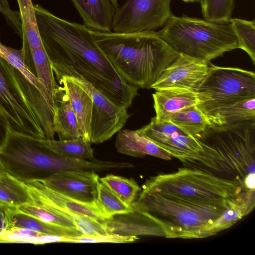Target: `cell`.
Wrapping results in <instances>:
<instances>
[{
    "instance_id": "d6986e66",
    "label": "cell",
    "mask_w": 255,
    "mask_h": 255,
    "mask_svg": "<svg viewBox=\"0 0 255 255\" xmlns=\"http://www.w3.org/2000/svg\"><path fill=\"white\" fill-rule=\"evenodd\" d=\"M67 95L82 136L90 142L93 101L89 95L66 76L57 81Z\"/></svg>"
},
{
    "instance_id": "e0dca14e",
    "label": "cell",
    "mask_w": 255,
    "mask_h": 255,
    "mask_svg": "<svg viewBox=\"0 0 255 255\" xmlns=\"http://www.w3.org/2000/svg\"><path fill=\"white\" fill-rule=\"evenodd\" d=\"M156 121L163 120L168 116L187 108L201 103L197 92L181 88H166L152 94Z\"/></svg>"
},
{
    "instance_id": "60d3db41",
    "label": "cell",
    "mask_w": 255,
    "mask_h": 255,
    "mask_svg": "<svg viewBox=\"0 0 255 255\" xmlns=\"http://www.w3.org/2000/svg\"><path fill=\"white\" fill-rule=\"evenodd\" d=\"M6 206H4L1 203H0V210L4 211Z\"/></svg>"
},
{
    "instance_id": "5b68a950",
    "label": "cell",
    "mask_w": 255,
    "mask_h": 255,
    "mask_svg": "<svg viewBox=\"0 0 255 255\" xmlns=\"http://www.w3.org/2000/svg\"><path fill=\"white\" fill-rule=\"evenodd\" d=\"M142 190L193 204L218 207H228L243 192L250 190L238 181L187 167L150 177Z\"/></svg>"
},
{
    "instance_id": "9a60e30c",
    "label": "cell",
    "mask_w": 255,
    "mask_h": 255,
    "mask_svg": "<svg viewBox=\"0 0 255 255\" xmlns=\"http://www.w3.org/2000/svg\"><path fill=\"white\" fill-rule=\"evenodd\" d=\"M26 185L31 201L43 202L67 213L71 212L89 216L99 220L105 218L97 201L83 202L71 198L47 187L40 181L24 182Z\"/></svg>"
},
{
    "instance_id": "ac0fdd59",
    "label": "cell",
    "mask_w": 255,
    "mask_h": 255,
    "mask_svg": "<svg viewBox=\"0 0 255 255\" xmlns=\"http://www.w3.org/2000/svg\"><path fill=\"white\" fill-rule=\"evenodd\" d=\"M115 146L119 152L131 156L141 157L148 155L167 160L172 158L169 153L138 129H121Z\"/></svg>"
},
{
    "instance_id": "f546056e",
    "label": "cell",
    "mask_w": 255,
    "mask_h": 255,
    "mask_svg": "<svg viewBox=\"0 0 255 255\" xmlns=\"http://www.w3.org/2000/svg\"><path fill=\"white\" fill-rule=\"evenodd\" d=\"M100 181L128 205L135 201L138 193L141 190L140 187L133 179L109 174L100 178Z\"/></svg>"
},
{
    "instance_id": "74e56055",
    "label": "cell",
    "mask_w": 255,
    "mask_h": 255,
    "mask_svg": "<svg viewBox=\"0 0 255 255\" xmlns=\"http://www.w3.org/2000/svg\"><path fill=\"white\" fill-rule=\"evenodd\" d=\"M10 130L7 120L0 113V149L4 144Z\"/></svg>"
},
{
    "instance_id": "4fadbf2b",
    "label": "cell",
    "mask_w": 255,
    "mask_h": 255,
    "mask_svg": "<svg viewBox=\"0 0 255 255\" xmlns=\"http://www.w3.org/2000/svg\"><path fill=\"white\" fill-rule=\"evenodd\" d=\"M99 175L92 170H69L56 172L40 181L50 189L76 200L96 201Z\"/></svg>"
},
{
    "instance_id": "ab89813d",
    "label": "cell",
    "mask_w": 255,
    "mask_h": 255,
    "mask_svg": "<svg viewBox=\"0 0 255 255\" xmlns=\"http://www.w3.org/2000/svg\"><path fill=\"white\" fill-rule=\"evenodd\" d=\"M182 1L186 2H199L200 0H182Z\"/></svg>"
},
{
    "instance_id": "ffe728a7",
    "label": "cell",
    "mask_w": 255,
    "mask_h": 255,
    "mask_svg": "<svg viewBox=\"0 0 255 255\" xmlns=\"http://www.w3.org/2000/svg\"><path fill=\"white\" fill-rule=\"evenodd\" d=\"M6 230L25 228L47 235L73 237L82 233L77 228L59 226L44 222L21 212L16 208L6 207L4 211Z\"/></svg>"
},
{
    "instance_id": "cb8c5ba5",
    "label": "cell",
    "mask_w": 255,
    "mask_h": 255,
    "mask_svg": "<svg viewBox=\"0 0 255 255\" xmlns=\"http://www.w3.org/2000/svg\"><path fill=\"white\" fill-rule=\"evenodd\" d=\"M31 199L26 186L8 173H0V203L5 206L17 208L30 203Z\"/></svg>"
},
{
    "instance_id": "8992f818",
    "label": "cell",
    "mask_w": 255,
    "mask_h": 255,
    "mask_svg": "<svg viewBox=\"0 0 255 255\" xmlns=\"http://www.w3.org/2000/svg\"><path fill=\"white\" fill-rule=\"evenodd\" d=\"M137 206L161 227L164 237L201 239L217 234L216 223L227 207L193 204L142 190Z\"/></svg>"
},
{
    "instance_id": "52a82bcc",
    "label": "cell",
    "mask_w": 255,
    "mask_h": 255,
    "mask_svg": "<svg viewBox=\"0 0 255 255\" xmlns=\"http://www.w3.org/2000/svg\"><path fill=\"white\" fill-rule=\"evenodd\" d=\"M156 32L179 53L207 62L239 48L229 22L217 23L187 15L173 14Z\"/></svg>"
},
{
    "instance_id": "e575fe53",
    "label": "cell",
    "mask_w": 255,
    "mask_h": 255,
    "mask_svg": "<svg viewBox=\"0 0 255 255\" xmlns=\"http://www.w3.org/2000/svg\"><path fill=\"white\" fill-rule=\"evenodd\" d=\"M77 228L83 235L92 236L108 233L99 220L85 215L68 212Z\"/></svg>"
},
{
    "instance_id": "3957f363",
    "label": "cell",
    "mask_w": 255,
    "mask_h": 255,
    "mask_svg": "<svg viewBox=\"0 0 255 255\" xmlns=\"http://www.w3.org/2000/svg\"><path fill=\"white\" fill-rule=\"evenodd\" d=\"M195 137L203 151L192 161V168L244 185L246 178L255 174V120L208 127Z\"/></svg>"
},
{
    "instance_id": "5bb4252c",
    "label": "cell",
    "mask_w": 255,
    "mask_h": 255,
    "mask_svg": "<svg viewBox=\"0 0 255 255\" xmlns=\"http://www.w3.org/2000/svg\"><path fill=\"white\" fill-rule=\"evenodd\" d=\"M132 211L115 215L101 221L109 233L124 236H151L164 237L159 225L134 202Z\"/></svg>"
},
{
    "instance_id": "277c9868",
    "label": "cell",
    "mask_w": 255,
    "mask_h": 255,
    "mask_svg": "<svg viewBox=\"0 0 255 255\" xmlns=\"http://www.w3.org/2000/svg\"><path fill=\"white\" fill-rule=\"evenodd\" d=\"M0 113L10 131L41 139H53V106L23 74L0 55Z\"/></svg>"
},
{
    "instance_id": "30bf717a",
    "label": "cell",
    "mask_w": 255,
    "mask_h": 255,
    "mask_svg": "<svg viewBox=\"0 0 255 255\" xmlns=\"http://www.w3.org/2000/svg\"><path fill=\"white\" fill-rule=\"evenodd\" d=\"M171 0H127L119 8L113 24V32L128 33L155 31L173 15Z\"/></svg>"
},
{
    "instance_id": "8fae6325",
    "label": "cell",
    "mask_w": 255,
    "mask_h": 255,
    "mask_svg": "<svg viewBox=\"0 0 255 255\" xmlns=\"http://www.w3.org/2000/svg\"><path fill=\"white\" fill-rule=\"evenodd\" d=\"M138 130L184 163L203 151L195 137L168 121H157L153 117L148 125Z\"/></svg>"
},
{
    "instance_id": "9c48e42d",
    "label": "cell",
    "mask_w": 255,
    "mask_h": 255,
    "mask_svg": "<svg viewBox=\"0 0 255 255\" xmlns=\"http://www.w3.org/2000/svg\"><path fill=\"white\" fill-rule=\"evenodd\" d=\"M53 71L56 81L61 77L66 76L91 97L93 101L91 143H102L122 129L130 116L127 108L116 104L83 77L71 69L60 68Z\"/></svg>"
},
{
    "instance_id": "4316f807",
    "label": "cell",
    "mask_w": 255,
    "mask_h": 255,
    "mask_svg": "<svg viewBox=\"0 0 255 255\" xmlns=\"http://www.w3.org/2000/svg\"><path fill=\"white\" fill-rule=\"evenodd\" d=\"M16 209L21 212L49 224L67 228H77L69 215L60 209L43 202L31 201L30 203L23 204Z\"/></svg>"
},
{
    "instance_id": "d590c367",
    "label": "cell",
    "mask_w": 255,
    "mask_h": 255,
    "mask_svg": "<svg viewBox=\"0 0 255 255\" xmlns=\"http://www.w3.org/2000/svg\"><path fill=\"white\" fill-rule=\"evenodd\" d=\"M67 237L45 235L39 237H26L0 233V243H20L43 244L51 243H64Z\"/></svg>"
},
{
    "instance_id": "484cf974",
    "label": "cell",
    "mask_w": 255,
    "mask_h": 255,
    "mask_svg": "<svg viewBox=\"0 0 255 255\" xmlns=\"http://www.w3.org/2000/svg\"><path fill=\"white\" fill-rule=\"evenodd\" d=\"M24 63L30 72L44 85L53 99L54 95L60 85L56 82L50 61L44 48L32 51Z\"/></svg>"
},
{
    "instance_id": "f1b7e54d",
    "label": "cell",
    "mask_w": 255,
    "mask_h": 255,
    "mask_svg": "<svg viewBox=\"0 0 255 255\" xmlns=\"http://www.w3.org/2000/svg\"><path fill=\"white\" fill-rule=\"evenodd\" d=\"M97 201L105 220L130 212L133 209L132 204L128 205L124 203L100 181L97 187Z\"/></svg>"
},
{
    "instance_id": "2e32d148",
    "label": "cell",
    "mask_w": 255,
    "mask_h": 255,
    "mask_svg": "<svg viewBox=\"0 0 255 255\" xmlns=\"http://www.w3.org/2000/svg\"><path fill=\"white\" fill-rule=\"evenodd\" d=\"M71 0L88 28L96 31H112L114 19L120 6L117 0Z\"/></svg>"
},
{
    "instance_id": "83f0119b",
    "label": "cell",
    "mask_w": 255,
    "mask_h": 255,
    "mask_svg": "<svg viewBox=\"0 0 255 255\" xmlns=\"http://www.w3.org/2000/svg\"><path fill=\"white\" fill-rule=\"evenodd\" d=\"M161 121L171 122L194 137L212 126L207 115L196 106L171 114Z\"/></svg>"
},
{
    "instance_id": "d4e9b609",
    "label": "cell",
    "mask_w": 255,
    "mask_h": 255,
    "mask_svg": "<svg viewBox=\"0 0 255 255\" xmlns=\"http://www.w3.org/2000/svg\"><path fill=\"white\" fill-rule=\"evenodd\" d=\"M46 143L53 152L63 157L76 160L95 159L91 143L82 136L64 140L47 139Z\"/></svg>"
},
{
    "instance_id": "603a6c76",
    "label": "cell",
    "mask_w": 255,
    "mask_h": 255,
    "mask_svg": "<svg viewBox=\"0 0 255 255\" xmlns=\"http://www.w3.org/2000/svg\"><path fill=\"white\" fill-rule=\"evenodd\" d=\"M22 30L21 49L23 60L29 57L32 51L44 48L39 33L32 0H17Z\"/></svg>"
},
{
    "instance_id": "1f68e13d",
    "label": "cell",
    "mask_w": 255,
    "mask_h": 255,
    "mask_svg": "<svg viewBox=\"0 0 255 255\" xmlns=\"http://www.w3.org/2000/svg\"><path fill=\"white\" fill-rule=\"evenodd\" d=\"M202 13L205 20L227 23L235 8L234 0H200Z\"/></svg>"
},
{
    "instance_id": "ba28073f",
    "label": "cell",
    "mask_w": 255,
    "mask_h": 255,
    "mask_svg": "<svg viewBox=\"0 0 255 255\" xmlns=\"http://www.w3.org/2000/svg\"><path fill=\"white\" fill-rule=\"evenodd\" d=\"M197 93L201 103L197 107L205 114L255 98L254 72L212 65Z\"/></svg>"
},
{
    "instance_id": "7c38bea8",
    "label": "cell",
    "mask_w": 255,
    "mask_h": 255,
    "mask_svg": "<svg viewBox=\"0 0 255 255\" xmlns=\"http://www.w3.org/2000/svg\"><path fill=\"white\" fill-rule=\"evenodd\" d=\"M207 62L179 53L176 59L162 72L151 88L156 91L181 88L197 92L209 67Z\"/></svg>"
},
{
    "instance_id": "f35d334b",
    "label": "cell",
    "mask_w": 255,
    "mask_h": 255,
    "mask_svg": "<svg viewBox=\"0 0 255 255\" xmlns=\"http://www.w3.org/2000/svg\"><path fill=\"white\" fill-rule=\"evenodd\" d=\"M4 211L0 210V233L6 230V223L4 216Z\"/></svg>"
},
{
    "instance_id": "44dd1931",
    "label": "cell",
    "mask_w": 255,
    "mask_h": 255,
    "mask_svg": "<svg viewBox=\"0 0 255 255\" xmlns=\"http://www.w3.org/2000/svg\"><path fill=\"white\" fill-rule=\"evenodd\" d=\"M54 129L60 140L82 136L75 114L63 88L60 85L53 97Z\"/></svg>"
},
{
    "instance_id": "4dcf8cb0",
    "label": "cell",
    "mask_w": 255,
    "mask_h": 255,
    "mask_svg": "<svg viewBox=\"0 0 255 255\" xmlns=\"http://www.w3.org/2000/svg\"><path fill=\"white\" fill-rule=\"evenodd\" d=\"M232 25L237 36L240 49L245 51L255 64V20L231 18Z\"/></svg>"
},
{
    "instance_id": "6da1fadb",
    "label": "cell",
    "mask_w": 255,
    "mask_h": 255,
    "mask_svg": "<svg viewBox=\"0 0 255 255\" xmlns=\"http://www.w3.org/2000/svg\"><path fill=\"white\" fill-rule=\"evenodd\" d=\"M37 27L53 70H73L116 104L128 109L138 95L97 43L92 30L33 4Z\"/></svg>"
},
{
    "instance_id": "7402d4cb",
    "label": "cell",
    "mask_w": 255,
    "mask_h": 255,
    "mask_svg": "<svg viewBox=\"0 0 255 255\" xmlns=\"http://www.w3.org/2000/svg\"><path fill=\"white\" fill-rule=\"evenodd\" d=\"M212 126H225L255 120V98L206 114Z\"/></svg>"
},
{
    "instance_id": "d6a6232c",
    "label": "cell",
    "mask_w": 255,
    "mask_h": 255,
    "mask_svg": "<svg viewBox=\"0 0 255 255\" xmlns=\"http://www.w3.org/2000/svg\"><path fill=\"white\" fill-rule=\"evenodd\" d=\"M0 55L18 69L28 80L39 90L50 101L54 100L44 85L30 72L24 63L21 50L7 47L0 43Z\"/></svg>"
},
{
    "instance_id": "8d00e7d4",
    "label": "cell",
    "mask_w": 255,
    "mask_h": 255,
    "mask_svg": "<svg viewBox=\"0 0 255 255\" xmlns=\"http://www.w3.org/2000/svg\"><path fill=\"white\" fill-rule=\"evenodd\" d=\"M0 12L15 33L22 38V30L19 12L12 10L7 0H0Z\"/></svg>"
},
{
    "instance_id": "b9f144b4",
    "label": "cell",
    "mask_w": 255,
    "mask_h": 255,
    "mask_svg": "<svg viewBox=\"0 0 255 255\" xmlns=\"http://www.w3.org/2000/svg\"><path fill=\"white\" fill-rule=\"evenodd\" d=\"M3 171H4V170H3L2 166L0 162V173L2 172Z\"/></svg>"
},
{
    "instance_id": "7a4b0ae2",
    "label": "cell",
    "mask_w": 255,
    "mask_h": 255,
    "mask_svg": "<svg viewBox=\"0 0 255 255\" xmlns=\"http://www.w3.org/2000/svg\"><path fill=\"white\" fill-rule=\"evenodd\" d=\"M92 32L118 72L138 89L151 88L179 55L156 31Z\"/></svg>"
},
{
    "instance_id": "836d02e7",
    "label": "cell",
    "mask_w": 255,
    "mask_h": 255,
    "mask_svg": "<svg viewBox=\"0 0 255 255\" xmlns=\"http://www.w3.org/2000/svg\"><path fill=\"white\" fill-rule=\"evenodd\" d=\"M138 239L137 236H124L114 233L97 235H82L79 236L67 237L64 243H129Z\"/></svg>"
}]
</instances>
